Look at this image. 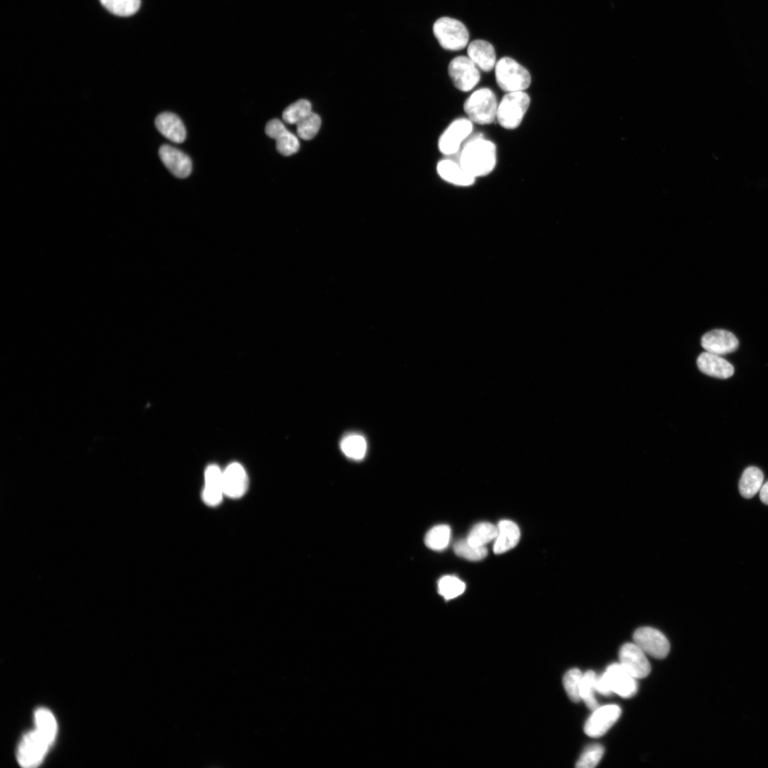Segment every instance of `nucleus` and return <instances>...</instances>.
I'll use <instances>...</instances> for the list:
<instances>
[{"instance_id": "obj_20", "label": "nucleus", "mask_w": 768, "mask_h": 768, "mask_svg": "<svg viewBox=\"0 0 768 768\" xmlns=\"http://www.w3.org/2000/svg\"><path fill=\"white\" fill-rule=\"evenodd\" d=\"M437 172L441 178L453 185L470 187L475 183L476 178L466 173L459 162L449 159L438 163Z\"/></svg>"}, {"instance_id": "obj_1", "label": "nucleus", "mask_w": 768, "mask_h": 768, "mask_svg": "<svg viewBox=\"0 0 768 768\" xmlns=\"http://www.w3.org/2000/svg\"><path fill=\"white\" fill-rule=\"evenodd\" d=\"M459 164L475 178L487 176L496 164V147L482 134H477L464 145Z\"/></svg>"}, {"instance_id": "obj_25", "label": "nucleus", "mask_w": 768, "mask_h": 768, "mask_svg": "<svg viewBox=\"0 0 768 768\" xmlns=\"http://www.w3.org/2000/svg\"><path fill=\"white\" fill-rule=\"evenodd\" d=\"M35 729L53 743L57 735V722L54 714L46 708H39L35 713Z\"/></svg>"}, {"instance_id": "obj_4", "label": "nucleus", "mask_w": 768, "mask_h": 768, "mask_svg": "<svg viewBox=\"0 0 768 768\" xmlns=\"http://www.w3.org/2000/svg\"><path fill=\"white\" fill-rule=\"evenodd\" d=\"M498 106L494 93L488 88H482L465 101L464 111L473 123L490 125L496 121Z\"/></svg>"}, {"instance_id": "obj_7", "label": "nucleus", "mask_w": 768, "mask_h": 768, "mask_svg": "<svg viewBox=\"0 0 768 768\" xmlns=\"http://www.w3.org/2000/svg\"><path fill=\"white\" fill-rule=\"evenodd\" d=\"M449 73L455 87L463 92L474 90L481 78L478 67L465 56H457L451 61Z\"/></svg>"}, {"instance_id": "obj_13", "label": "nucleus", "mask_w": 768, "mask_h": 768, "mask_svg": "<svg viewBox=\"0 0 768 768\" xmlns=\"http://www.w3.org/2000/svg\"><path fill=\"white\" fill-rule=\"evenodd\" d=\"M701 345L706 352L722 356L736 351L739 341L733 333L727 330L714 329L702 336Z\"/></svg>"}, {"instance_id": "obj_10", "label": "nucleus", "mask_w": 768, "mask_h": 768, "mask_svg": "<svg viewBox=\"0 0 768 768\" xmlns=\"http://www.w3.org/2000/svg\"><path fill=\"white\" fill-rule=\"evenodd\" d=\"M621 709L617 705L597 708L585 723V733L592 738L603 736L619 719Z\"/></svg>"}, {"instance_id": "obj_30", "label": "nucleus", "mask_w": 768, "mask_h": 768, "mask_svg": "<svg viewBox=\"0 0 768 768\" xmlns=\"http://www.w3.org/2000/svg\"><path fill=\"white\" fill-rule=\"evenodd\" d=\"M466 585L455 576L446 575L439 582V592L445 599L451 600L462 595Z\"/></svg>"}, {"instance_id": "obj_21", "label": "nucleus", "mask_w": 768, "mask_h": 768, "mask_svg": "<svg viewBox=\"0 0 768 768\" xmlns=\"http://www.w3.org/2000/svg\"><path fill=\"white\" fill-rule=\"evenodd\" d=\"M468 55L478 68L483 71L489 72L495 68V50L487 41L477 39L472 42L468 48Z\"/></svg>"}, {"instance_id": "obj_23", "label": "nucleus", "mask_w": 768, "mask_h": 768, "mask_svg": "<svg viewBox=\"0 0 768 768\" xmlns=\"http://www.w3.org/2000/svg\"><path fill=\"white\" fill-rule=\"evenodd\" d=\"M763 480V473L759 468L749 467L745 469L739 482V491L742 496L745 499L753 497L760 490Z\"/></svg>"}, {"instance_id": "obj_12", "label": "nucleus", "mask_w": 768, "mask_h": 768, "mask_svg": "<svg viewBox=\"0 0 768 768\" xmlns=\"http://www.w3.org/2000/svg\"><path fill=\"white\" fill-rule=\"evenodd\" d=\"M604 674L612 693L626 699L631 698L637 693L638 685L635 678L621 664L609 665Z\"/></svg>"}, {"instance_id": "obj_29", "label": "nucleus", "mask_w": 768, "mask_h": 768, "mask_svg": "<svg viewBox=\"0 0 768 768\" xmlns=\"http://www.w3.org/2000/svg\"><path fill=\"white\" fill-rule=\"evenodd\" d=\"M597 676L593 671H587L583 675L580 685V697L590 710L594 712L599 708L595 697V683Z\"/></svg>"}, {"instance_id": "obj_8", "label": "nucleus", "mask_w": 768, "mask_h": 768, "mask_svg": "<svg viewBox=\"0 0 768 768\" xmlns=\"http://www.w3.org/2000/svg\"><path fill=\"white\" fill-rule=\"evenodd\" d=\"M473 123L469 118H461L453 121L441 135L439 148L445 155L458 153L463 142L473 131Z\"/></svg>"}, {"instance_id": "obj_35", "label": "nucleus", "mask_w": 768, "mask_h": 768, "mask_svg": "<svg viewBox=\"0 0 768 768\" xmlns=\"http://www.w3.org/2000/svg\"><path fill=\"white\" fill-rule=\"evenodd\" d=\"M604 753L602 745L595 744L587 747L576 763L578 768H592L601 761Z\"/></svg>"}, {"instance_id": "obj_32", "label": "nucleus", "mask_w": 768, "mask_h": 768, "mask_svg": "<svg viewBox=\"0 0 768 768\" xmlns=\"http://www.w3.org/2000/svg\"><path fill=\"white\" fill-rule=\"evenodd\" d=\"M583 675L579 669H572L568 671L563 677L565 690L570 700L575 703L581 700L580 685Z\"/></svg>"}, {"instance_id": "obj_37", "label": "nucleus", "mask_w": 768, "mask_h": 768, "mask_svg": "<svg viewBox=\"0 0 768 768\" xmlns=\"http://www.w3.org/2000/svg\"><path fill=\"white\" fill-rule=\"evenodd\" d=\"M760 498L762 503L768 505V481L762 486L760 490Z\"/></svg>"}, {"instance_id": "obj_3", "label": "nucleus", "mask_w": 768, "mask_h": 768, "mask_svg": "<svg viewBox=\"0 0 768 768\" xmlns=\"http://www.w3.org/2000/svg\"><path fill=\"white\" fill-rule=\"evenodd\" d=\"M531 99L525 92L507 93L499 104L496 121L504 128L515 130L522 123Z\"/></svg>"}, {"instance_id": "obj_15", "label": "nucleus", "mask_w": 768, "mask_h": 768, "mask_svg": "<svg viewBox=\"0 0 768 768\" xmlns=\"http://www.w3.org/2000/svg\"><path fill=\"white\" fill-rule=\"evenodd\" d=\"M267 135L276 140L277 150L284 156H291L298 152L300 142L297 137L291 133L279 120L269 121L266 126Z\"/></svg>"}, {"instance_id": "obj_17", "label": "nucleus", "mask_w": 768, "mask_h": 768, "mask_svg": "<svg viewBox=\"0 0 768 768\" xmlns=\"http://www.w3.org/2000/svg\"><path fill=\"white\" fill-rule=\"evenodd\" d=\"M697 362L699 370L709 377L726 379L734 374L732 365L720 355L705 352L699 356Z\"/></svg>"}, {"instance_id": "obj_11", "label": "nucleus", "mask_w": 768, "mask_h": 768, "mask_svg": "<svg viewBox=\"0 0 768 768\" xmlns=\"http://www.w3.org/2000/svg\"><path fill=\"white\" fill-rule=\"evenodd\" d=\"M620 664L635 678H645L651 671V666L645 653L635 644L623 645L619 654Z\"/></svg>"}, {"instance_id": "obj_36", "label": "nucleus", "mask_w": 768, "mask_h": 768, "mask_svg": "<svg viewBox=\"0 0 768 768\" xmlns=\"http://www.w3.org/2000/svg\"><path fill=\"white\" fill-rule=\"evenodd\" d=\"M595 691L604 696H609L612 692L609 686L605 675L597 676L595 683Z\"/></svg>"}, {"instance_id": "obj_14", "label": "nucleus", "mask_w": 768, "mask_h": 768, "mask_svg": "<svg viewBox=\"0 0 768 768\" xmlns=\"http://www.w3.org/2000/svg\"><path fill=\"white\" fill-rule=\"evenodd\" d=\"M159 157L169 172L176 177L185 179L193 171V162L189 156L180 150L167 145L159 150Z\"/></svg>"}, {"instance_id": "obj_5", "label": "nucleus", "mask_w": 768, "mask_h": 768, "mask_svg": "<svg viewBox=\"0 0 768 768\" xmlns=\"http://www.w3.org/2000/svg\"><path fill=\"white\" fill-rule=\"evenodd\" d=\"M46 736L37 729L26 733L18 748L19 764L25 768H34L41 764L53 745Z\"/></svg>"}, {"instance_id": "obj_22", "label": "nucleus", "mask_w": 768, "mask_h": 768, "mask_svg": "<svg viewBox=\"0 0 768 768\" xmlns=\"http://www.w3.org/2000/svg\"><path fill=\"white\" fill-rule=\"evenodd\" d=\"M497 528L498 536L493 547L495 554L507 552L518 544L521 533L519 527L515 523L502 520L498 524Z\"/></svg>"}, {"instance_id": "obj_26", "label": "nucleus", "mask_w": 768, "mask_h": 768, "mask_svg": "<svg viewBox=\"0 0 768 768\" xmlns=\"http://www.w3.org/2000/svg\"><path fill=\"white\" fill-rule=\"evenodd\" d=\"M341 449L349 458L360 461L366 455L367 444L363 437L358 434H351L341 441Z\"/></svg>"}, {"instance_id": "obj_31", "label": "nucleus", "mask_w": 768, "mask_h": 768, "mask_svg": "<svg viewBox=\"0 0 768 768\" xmlns=\"http://www.w3.org/2000/svg\"><path fill=\"white\" fill-rule=\"evenodd\" d=\"M311 113V104L307 100H300L284 111L283 119L288 124L297 125Z\"/></svg>"}, {"instance_id": "obj_2", "label": "nucleus", "mask_w": 768, "mask_h": 768, "mask_svg": "<svg viewBox=\"0 0 768 768\" xmlns=\"http://www.w3.org/2000/svg\"><path fill=\"white\" fill-rule=\"evenodd\" d=\"M495 77L499 87L506 93L528 90L532 83L528 70L510 57L500 59L495 66Z\"/></svg>"}, {"instance_id": "obj_6", "label": "nucleus", "mask_w": 768, "mask_h": 768, "mask_svg": "<svg viewBox=\"0 0 768 768\" xmlns=\"http://www.w3.org/2000/svg\"><path fill=\"white\" fill-rule=\"evenodd\" d=\"M434 33L441 46L449 51H461L469 42L467 28L459 20L441 18L434 25Z\"/></svg>"}, {"instance_id": "obj_28", "label": "nucleus", "mask_w": 768, "mask_h": 768, "mask_svg": "<svg viewBox=\"0 0 768 768\" xmlns=\"http://www.w3.org/2000/svg\"><path fill=\"white\" fill-rule=\"evenodd\" d=\"M110 13L120 17H129L140 9L141 0H100Z\"/></svg>"}, {"instance_id": "obj_27", "label": "nucleus", "mask_w": 768, "mask_h": 768, "mask_svg": "<svg viewBox=\"0 0 768 768\" xmlns=\"http://www.w3.org/2000/svg\"><path fill=\"white\" fill-rule=\"evenodd\" d=\"M451 530L448 525H439L427 533L425 543L427 547L434 551L446 549L450 543Z\"/></svg>"}, {"instance_id": "obj_16", "label": "nucleus", "mask_w": 768, "mask_h": 768, "mask_svg": "<svg viewBox=\"0 0 768 768\" xmlns=\"http://www.w3.org/2000/svg\"><path fill=\"white\" fill-rule=\"evenodd\" d=\"M223 487L225 496L231 499H239L245 494L248 477L242 465L232 463L223 471Z\"/></svg>"}, {"instance_id": "obj_9", "label": "nucleus", "mask_w": 768, "mask_h": 768, "mask_svg": "<svg viewBox=\"0 0 768 768\" xmlns=\"http://www.w3.org/2000/svg\"><path fill=\"white\" fill-rule=\"evenodd\" d=\"M635 643L645 652L657 659L665 658L670 650L667 638L652 628H640L633 635Z\"/></svg>"}, {"instance_id": "obj_33", "label": "nucleus", "mask_w": 768, "mask_h": 768, "mask_svg": "<svg viewBox=\"0 0 768 768\" xmlns=\"http://www.w3.org/2000/svg\"><path fill=\"white\" fill-rule=\"evenodd\" d=\"M455 553L460 557L470 561H479L487 556L485 547H475L468 544L467 540H460L453 547Z\"/></svg>"}, {"instance_id": "obj_18", "label": "nucleus", "mask_w": 768, "mask_h": 768, "mask_svg": "<svg viewBox=\"0 0 768 768\" xmlns=\"http://www.w3.org/2000/svg\"><path fill=\"white\" fill-rule=\"evenodd\" d=\"M224 496L223 472L218 466L211 465L205 472L203 500L207 505L216 506L221 502Z\"/></svg>"}, {"instance_id": "obj_19", "label": "nucleus", "mask_w": 768, "mask_h": 768, "mask_svg": "<svg viewBox=\"0 0 768 768\" xmlns=\"http://www.w3.org/2000/svg\"><path fill=\"white\" fill-rule=\"evenodd\" d=\"M155 126L158 131L170 141L182 143L186 140V128L181 118L174 114H159L155 119Z\"/></svg>"}, {"instance_id": "obj_34", "label": "nucleus", "mask_w": 768, "mask_h": 768, "mask_svg": "<svg viewBox=\"0 0 768 768\" xmlns=\"http://www.w3.org/2000/svg\"><path fill=\"white\" fill-rule=\"evenodd\" d=\"M296 126L298 136L305 140H310L318 133L321 127V119L317 114L312 112Z\"/></svg>"}, {"instance_id": "obj_24", "label": "nucleus", "mask_w": 768, "mask_h": 768, "mask_svg": "<svg viewBox=\"0 0 768 768\" xmlns=\"http://www.w3.org/2000/svg\"><path fill=\"white\" fill-rule=\"evenodd\" d=\"M498 532V528L490 523H479L471 530L466 540L471 546L482 547L496 540Z\"/></svg>"}]
</instances>
